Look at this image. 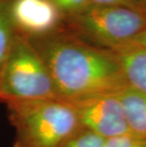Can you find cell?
Instances as JSON below:
<instances>
[{"label":"cell","mask_w":146,"mask_h":147,"mask_svg":"<svg viewBox=\"0 0 146 147\" xmlns=\"http://www.w3.org/2000/svg\"><path fill=\"white\" fill-rule=\"evenodd\" d=\"M104 139L82 127L59 147H102Z\"/></svg>","instance_id":"30bf717a"},{"label":"cell","mask_w":146,"mask_h":147,"mask_svg":"<svg viewBox=\"0 0 146 147\" xmlns=\"http://www.w3.org/2000/svg\"><path fill=\"white\" fill-rule=\"evenodd\" d=\"M9 13L15 33L30 40L59 32L66 19L51 0H10Z\"/></svg>","instance_id":"8992f818"},{"label":"cell","mask_w":146,"mask_h":147,"mask_svg":"<svg viewBox=\"0 0 146 147\" xmlns=\"http://www.w3.org/2000/svg\"><path fill=\"white\" fill-rule=\"evenodd\" d=\"M81 125L104 140L131 134L118 94L93 97L72 102Z\"/></svg>","instance_id":"5b68a950"},{"label":"cell","mask_w":146,"mask_h":147,"mask_svg":"<svg viewBox=\"0 0 146 147\" xmlns=\"http://www.w3.org/2000/svg\"><path fill=\"white\" fill-rule=\"evenodd\" d=\"M74 32L106 49L126 46L146 28V11L122 6H93L68 18Z\"/></svg>","instance_id":"277c9868"},{"label":"cell","mask_w":146,"mask_h":147,"mask_svg":"<svg viewBox=\"0 0 146 147\" xmlns=\"http://www.w3.org/2000/svg\"><path fill=\"white\" fill-rule=\"evenodd\" d=\"M48 99L59 97L48 67L30 40L15 33L0 75V102Z\"/></svg>","instance_id":"3957f363"},{"label":"cell","mask_w":146,"mask_h":147,"mask_svg":"<svg viewBox=\"0 0 146 147\" xmlns=\"http://www.w3.org/2000/svg\"><path fill=\"white\" fill-rule=\"evenodd\" d=\"M141 2H142V4H143V6H144L145 10H146V0H141Z\"/></svg>","instance_id":"9a60e30c"},{"label":"cell","mask_w":146,"mask_h":147,"mask_svg":"<svg viewBox=\"0 0 146 147\" xmlns=\"http://www.w3.org/2000/svg\"><path fill=\"white\" fill-rule=\"evenodd\" d=\"M112 51L119 58L128 86L146 94V49L127 45Z\"/></svg>","instance_id":"52a82bcc"},{"label":"cell","mask_w":146,"mask_h":147,"mask_svg":"<svg viewBox=\"0 0 146 147\" xmlns=\"http://www.w3.org/2000/svg\"><path fill=\"white\" fill-rule=\"evenodd\" d=\"M128 45L139 46V47H142V48L146 49V28H145V30H142V32L139 33L136 38H134V40H133L130 44H128Z\"/></svg>","instance_id":"5bb4252c"},{"label":"cell","mask_w":146,"mask_h":147,"mask_svg":"<svg viewBox=\"0 0 146 147\" xmlns=\"http://www.w3.org/2000/svg\"><path fill=\"white\" fill-rule=\"evenodd\" d=\"M63 12L66 18L73 17L91 6L90 0H51Z\"/></svg>","instance_id":"8fae6325"},{"label":"cell","mask_w":146,"mask_h":147,"mask_svg":"<svg viewBox=\"0 0 146 147\" xmlns=\"http://www.w3.org/2000/svg\"><path fill=\"white\" fill-rule=\"evenodd\" d=\"M93 6H122L145 11L141 0H90Z\"/></svg>","instance_id":"4fadbf2b"},{"label":"cell","mask_w":146,"mask_h":147,"mask_svg":"<svg viewBox=\"0 0 146 147\" xmlns=\"http://www.w3.org/2000/svg\"><path fill=\"white\" fill-rule=\"evenodd\" d=\"M102 147H146V139L128 134L105 140Z\"/></svg>","instance_id":"7c38bea8"},{"label":"cell","mask_w":146,"mask_h":147,"mask_svg":"<svg viewBox=\"0 0 146 147\" xmlns=\"http://www.w3.org/2000/svg\"><path fill=\"white\" fill-rule=\"evenodd\" d=\"M9 5L10 0H0V75L15 36L9 13Z\"/></svg>","instance_id":"9c48e42d"},{"label":"cell","mask_w":146,"mask_h":147,"mask_svg":"<svg viewBox=\"0 0 146 147\" xmlns=\"http://www.w3.org/2000/svg\"><path fill=\"white\" fill-rule=\"evenodd\" d=\"M12 147H59L82 128L75 109L59 99L6 102Z\"/></svg>","instance_id":"7a4b0ae2"},{"label":"cell","mask_w":146,"mask_h":147,"mask_svg":"<svg viewBox=\"0 0 146 147\" xmlns=\"http://www.w3.org/2000/svg\"><path fill=\"white\" fill-rule=\"evenodd\" d=\"M118 97L131 134L146 139V94L127 86Z\"/></svg>","instance_id":"ba28073f"},{"label":"cell","mask_w":146,"mask_h":147,"mask_svg":"<svg viewBox=\"0 0 146 147\" xmlns=\"http://www.w3.org/2000/svg\"><path fill=\"white\" fill-rule=\"evenodd\" d=\"M30 42L48 67L62 101L72 104L118 94L128 86L119 58L112 49L93 45L62 30Z\"/></svg>","instance_id":"6da1fadb"}]
</instances>
